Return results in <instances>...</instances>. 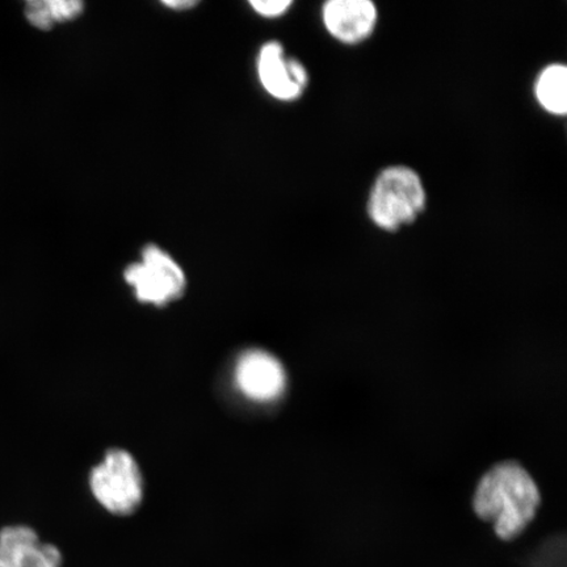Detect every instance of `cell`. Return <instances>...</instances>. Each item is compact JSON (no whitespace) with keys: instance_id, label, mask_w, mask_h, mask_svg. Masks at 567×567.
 <instances>
[{"instance_id":"8fae6325","label":"cell","mask_w":567,"mask_h":567,"mask_svg":"<svg viewBox=\"0 0 567 567\" xmlns=\"http://www.w3.org/2000/svg\"><path fill=\"white\" fill-rule=\"evenodd\" d=\"M528 567H566L564 538L556 537L545 543L530 556Z\"/></svg>"},{"instance_id":"277c9868","label":"cell","mask_w":567,"mask_h":567,"mask_svg":"<svg viewBox=\"0 0 567 567\" xmlns=\"http://www.w3.org/2000/svg\"><path fill=\"white\" fill-rule=\"evenodd\" d=\"M124 278L140 302L155 307H165L176 301L187 286L182 267L155 245H147L144 248L142 260L127 267Z\"/></svg>"},{"instance_id":"6da1fadb","label":"cell","mask_w":567,"mask_h":567,"mask_svg":"<svg viewBox=\"0 0 567 567\" xmlns=\"http://www.w3.org/2000/svg\"><path fill=\"white\" fill-rule=\"evenodd\" d=\"M540 503V491L530 474L515 461H506L481 478L473 508L480 519L493 523L501 540L512 542L535 519Z\"/></svg>"},{"instance_id":"52a82bcc","label":"cell","mask_w":567,"mask_h":567,"mask_svg":"<svg viewBox=\"0 0 567 567\" xmlns=\"http://www.w3.org/2000/svg\"><path fill=\"white\" fill-rule=\"evenodd\" d=\"M63 557L53 544L42 543L32 527L0 530V567H62Z\"/></svg>"},{"instance_id":"4fadbf2b","label":"cell","mask_w":567,"mask_h":567,"mask_svg":"<svg viewBox=\"0 0 567 567\" xmlns=\"http://www.w3.org/2000/svg\"><path fill=\"white\" fill-rule=\"evenodd\" d=\"M163 4L175 11H184L193 9L198 3L195 0H169V2H163Z\"/></svg>"},{"instance_id":"7c38bea8","label":"cell","mask_w":567,"mask_h":567,"mask_svg":"<svg viewBox=\"0 0 567 567\" xmlns=\"http://www.w3.org/2000/svg\"><path fill=\"white\" fill-rule=\"evenodd\" d=\"M293 3L290 0H269V2H264V0H254L250 2L254 11L259 13L260 17L274 19L284 16Z\"/></svg>"},{"instance_id":"8992f818","label":"cell","mask_w":567,"mask_h":567,"mask_svg":"<svg viewBox=\"0 0 567 567\" xmlns=\"http://www.w3.org/2000/svg\"><path fill=\"white\" fill-rule=\"evenodd\" d=\"M258 74L269 95L282 102L301 96L308 84L307 69L302 63L287 59L279 42H268L259 53Z\"/></svg>"},{"instance_id":"30bf717a","label":"cell","mask_w":567,"mask_h":567,"mask_svg":"<svg viewBox=\"0 0 567 567\" xmlns=\"http://www.w3.org/2000/svg\"><path fill=\"white\" fill-rule=\"evenodd\" d=\"M536 97L543 109L553 115H565L567 111V70L563 65H551L538 76Z\"/></svg>"},{"instance_id":"9c48e42d","label":"cell","mask_w":567,"mask_h":567,"mask_svg":"<svg viewBox=\"0 0 567 567\" xmlns=\"http://www.w3.org/2000/svg\"><path fill=\"white\" fill-rule=\"evenodd\" d=\"M83 10L80 0H30L24 7L28 23L40 31H51L55 24L75 20Z\"/></svg>"},{"instance_id":"ba28073f","label":"cell","mask_w":567,"mask_h":567,"mask_svg":"<svg viewBox=\"0 0 567 567\" xmlns=\"http://www.w3.org/2000/svg\"><path fill=\"white\" fill-rule=\"evenodd\" d=\"M322 13L329 33L346 44L365 40L378 21V10L370 0H331Z\"/></svg>"},{"instance_id":"7a4b0ae2","label":"cell","mask_w":567,"mask_h":567,"mask_svg":"<svg viewBox=\"0 0 567 567\" xmlns=\"http://www.w3.org/2000/svg\"><path fill=\"white\" fill-rule=\"evenodd\" d=\"M425 205L420 175L403 166L389 167L375 179L368 213L379 228L393 231L415 221Z\"/></svg>"},{"instance_id":"3957f363","label":"cell","mask_w":567,"mask_h":567,"mask_svg":"<svg viewBox=\"0 0 567 567\" xmlns=\"http://www.w3.org/2000/svg\"><path fill=\"white\" fill-rule=\"evenodd\" d=\"M92 495L106 512L131 515L144 498V480L136 458L130 452L113 449L90 474Z\"/></svg>"},{"instance_id":"5b68a950","label":"cell","mask_w":567,"mask_h":567,"mask_svg":"<svg viewBox=\"0 0 567 567\" xmlns=\"http://www.w3.org/2000/svg\"><path fill=\"white\" fill-rule=\"evenodd\" d=\"M234 382L247 400L267 403L279 400L286 392L287 373L272 353L248 350L237 360Z\"/></svg>"}]
</instances>
